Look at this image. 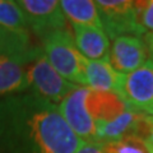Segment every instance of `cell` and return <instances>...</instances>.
I'll list each match as a JSON object with an SVG mask.
<instances>
[{"mask_svg": "<svg viewBox=\"0 0 153 153\" xmlns=\"http://www.w3.org/2000/svg\"><path fill=\"white\" fill-rule=\"evenodd\" d=\"M28 83L32 93L56 105H59L71 91L79 87L57 73L41 49L28 68Z\"/></svg>", "mask_w": 153, "mask_h": 153, "instance_id": "obj_3", "label": "cell"}, {"mask_svg": "<svg viewBox=\"0 0 153 153\" xmlns=\"http://www.w3.org/2000/svg\"><path fill=\"white\" fill-rule=\"evenodd\" d=\"M75 153H105V152L100 144H96V143H85V144L80 147Z\"/></svg>", "mask_w": 153, "mask_h": 153, "instance_id": "obj_18", "label": "cell"}, {"mask_svg": "<svg viewBox=\"0 0 153 153\" xmlns=\"http://www.w3.org/2000/svg\"><path fill=\"white\" fill-rule=\"evenodd\" d=\"M40 47L0 51V98L30 89L28 68Z\"/></svg>", "mask_w": 153, "mask_h": 153, "instance_id": "obj_5", "label": "cell"}, {"mask_svg": "<svg viewBox=\"0 0 153 153\" xmlns=\"http://www.w3.org/2000/svg\"><path fill=\"white\" fill-rule=\"evenodd\" d=\"M42 51L57 73L63 78L80 87L87 85L82 55L76 50L71 32L65 28L42 38Z\"/></svg>", "mask_w": 153, "mask_h": 153, "instance_id": "obj_2", "label": "cell"}, {"mask_svg": "<svg viewBox=\"0 0 153 153\" xmlns=\"http://www.w3.org/2000/svg\"><path fill=\"white\" fill-rule=\"evenodd\" d=\"M31 41L30 33H21V32H13L0 27V50L3 49H10V47L22 46L23 44H28Z\"/></svg>", "mask_w": 153, "mask_h": 153, "instance_id": "obj_15", "label": "cell"}, {"mask_svg": "<svg viewBox=\"0 0 153 153\" xmlns=\"http://www.w3.org/2000/svg\"><path fill=\"white\" fill-rule=\"evenodd\" d=\"M119 96L129 108L138 112L153 111V60H147L142 66L129 74H124Z\"/></svg>", "mask_w": 153, "mask_h": 153, "instance_id": "obj_6", "label": "cell"}, {"mask_svg": "<svg viewBox=\"0 0 153 153\" xmlns=\"http://www.w3.org/2000/svg\"><path fill=\"white\" fill-rule=\"evenodd\" d=\"M82 64L87 80L85 87L96 92H111L119 94L124 74L115 70L108 60H88L82 56Z\"/></svg>", "mask_w": 153, "mask_h": 153, "instance_id": "obj_11", "label": "cell"}, {"mask_svg": "<svg viewBox=\"0 0 153 153\" xmlns=\"http://www.w3.org/2000/svg\"><path fill=\"white\" fill-rule=\"evenodd\" d=\"M60 7L66 21H70L71 25L102 28V22L100 18L98 9L96 7V1H92V0H61Z\"/></svg>", "mask_w": 153, "mask_h": 153, "instance_id": "obj_12", "label": "cell"}, {"mask_svg": "<svg viewBox=\"0 0 153 153\" xmlns=\"http://www.w3.org/2000/svg\"><path fill=\"white\" fill-rule=\"evenodd\" d=\"M137 12H138V21L144 31L153 32V0L147 1H135Z\"/></svg>", "mask_w": 153, "mask_h": 153, "instance_id": "obj_16", "label": "cell"}, {"mask_svg": "<svg viewBox=\"0 0 153 153\" xmlns=\"http://www.w3.org/2000/svg\"><path fill=\"white\" fill-rule=\"evenodd\" d=\"M102 28L107 37L121 36H146L144 28L138 21L135 1L130 0H98L96 1Z\"/></svg>", "mask_w": 153, "mask_h": 153, "instance_id": "obj_4", "label": "cell"}, {"mask_svg": "<svg viewBox=\"0 0 153 153\" xmlns=\"http://www.w3.org/2000/svg\"><path fill=\"white\" fill-rule=\"evenodd\" d=\"M147 124H148V129H147V135H146V142L148 147H149L151 153H153V115H147Z\"/></svg>", "mask_w": 153, "mask_h": 153, "instance_id": "obj_17", "label": "cell"}, {"mask_svg": "<svg viewBox=\"0 0 153 153\" xmlns=\"http://www.w3.org/2000/svg\"><path fill=\"white\" fill-rule=\"evenodd\" d=\"M151 115H153V111H152V114H151Z\"/></svg>", "mask_w": 153, "mask_h": 153, "instance_id": "obj_20", "label": "cell"}, {"mask_svg": "<svg viewBox=\"0 0 153 153\" xmlns=\"http://www.w3.org/2000/svg\"><path fill=\"white\" fill-rule=\"evenodd\" d=\"M89 94V88L79 85L57 105L69 128L84 143H94L96 134L94 120L87 106Z\"/></svg>", "mask_w": 153, "mask_h": 153, "instance_id": "obj_7", "label": "cell"}, {"mask_svg": "<svg viewBox=\"0 0 153 153\" xmlns=\"http://www.w3.org/2000/svg\"><path fill=\"white\" fill-rule=\"evenodd\" d=\"M0 27L13 32L30 33L26 17L16 1L0 0Z\"/></svg>", "mask_w": 153, "mask_h": 153, "instance_id": "obj_13", "label": "cell"}, {"mask_svg": "<svg viewBox=\"0 0 153 153\" xmlns=\"http://www.w3.org/2000/svg\"><path fill=\"white\" fill-rule=\"evenodd\" d=\"M148 56V49L142 37L121 36L112 40L108 63L120 74H129L149 60Z\"/></svg>", "mask_w": 153, "mask_h": 153, "instance_id": "obj_9", "label": "cell"}, {"mask_svg": "<svg viewBox=\"0 0 153 153\" xmlns=\"http://www.w3.org/2000/svg\"><path fill=\"white\" fill-rule=\"evenodd\" d=\"M100 146L105 153H151L147 142L139 137H128Z\"/></svg>", "mask_w": 153, "mask_h": 153, "instance_id": "obj_14", "label": "cell"}, {"mask_svg": "<svg viewBox=\"0 0 153 153\" xmlns=\"http://www.w3.org/2000/svg\"><path fill=\"white\" fill-rule=\"evenodd\" d=\"M76 50L88 60H108L110 40L102 28L71 25Z\"/></svg>", "mask_w": 153, "mask_h": 153, "instance_id": "obj_10", "label": "cell"}, {"mask_svg": "<svg viewBox=\"0 0 153 153\" xmlns=\"http://www.w3.org/2000/svg\"><path fill=\"white\" fill-rule=\"evenodd\" d=\"M84 144L56 103L32 92L0 98V153H75Z\"/></svg>", "mask_w": 153, "mask_h": 153, "instance_id": "obj_1", "label": "cell"}, {"mask_svg": "<svg viewBox=\"0 0 153 153\" xmlns=\"http://www.w3.org/2000/svg\"><path fill=\"white\" fill-rule=\"evenodd\" d=\"M144 42L148 49V54L151 56V60H153V32H148L144 36Z\"/></svg>", "mask_w": 153, "mask_h": 153, "instance_id": "obj_19", "label": "cell"}, {"mask_svg": "<svg viewBox=\"0 0 153 153\" xmlns=\"http://www.w3.org/2000/svg\"><path fill=\"white\" fill-rule=\"evenodd\" d=\"M30 30L42 40L52 32L65 30L66 18L56 0H18Z\"/></svg>", "mask_w": 153, "mask_h": 153, "instance_id": "obj_8", "label": "cell"}]
</instances>
